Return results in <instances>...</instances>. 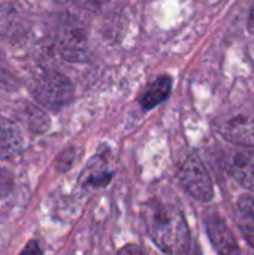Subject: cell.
Here are the masks:
<instances>
[{"mask_svg":"<svg viewBox=\"0 0 254 255\" xmlns=\"http://www.w3.org/2000/svg\"><path fill=\"white\" fill-rule=\"evenodd\" d=\"M13 188V178L12 175L0 167V197H6Z\"/></svg>","mask_w":254,"mask_h":255,"instance_id":"obj_15","label":"cell"},{"mask_svg":"<svg viewBox=\"0 0 254 255\" xmlns=\"http://www.w3.org/2000/svg\"><path fill=\"white\" fill-rule=\"evenodd\" d=\"M171 90H172V79L166 75L159 76L144 90V93L139 97V103L145 111H150L159 106L160 103H163L169 97Z\"/></svg>","mask_w":254,"mask_h":255,"instance_id":"obj_10","label":"cell"},{"mask_svg":"<svg viewBox=\"0 0 254 255\" xmlns=\"http://www.w3.org/2000/svg\"><path fill=\"white\" fill-rule=\"evenodd\" d=\"M31 97L43 108L60 109L73 99V85L70 79L54 69L37 70L28 84Z\"/></svg>","mask_w":254,"mask_h":255,"instance_id":"obj_2","label":"cell"},{"mask_svg":"<svg viewBox=\"0 0 254 255\" xmlns=\"http://www.w3.org/2000/svg\"><path fill=\"white\" fill-rule=\"evenodd\" d=\"M237 223L243 236L254 250V200L250 197L240 199L237 209Z\"/></svg>","mask_w":254,"mask_h":255,"instance_id":"obj_12","label":"cell"},{"mask_svg":"<svg viewBox=\"0 0 254 255\" xmlns=\"http://www.w3.org/2000/svg\"><path fill=\"white\" fill-rule=\"evenodd\" d=\"M247 27H249V31L254 36V3L250 9V15H249V22H247Z\"/></svg>","mask_w":254,"mask_h":255,"instance_id":"obj_19","label":"cell"},{"mask_svg":"<svg viewBox=\"0 0 254 255\" xmlns=\"http://www.w3.org/2000/svg\"><path fill=\"white\" fill-rule=\"evenodd\" d=\"M24 148V137L19 127L7 120L0 117V158L10 160L16 157Z\"/></svg>","mask_w":254,"mask_h":255,"instance_id":"obj_7","label":"cell"},{"mask_svg":"<svg viewBox=\"0 0 254 255\" xmlns=\"http://www.w3.org/2000/svg\"><path fill=\"white\" fill-rule=\"evenodd\" d=\"M118 255H144V254H142V251H141V248H139L138 245L130 244V245L123 247V248L118 251Z\"/></svg>","mask_w":254,"mask_h":255,"instance_id":"obj_18","label":"cell"},{"mask_svg":"<svg viewBox=\"0 0 254 255\" xmlns=\"http://www.w3.org/2000/svg\"><path fill=\"white\" fill-rule=\"evenodd\" d=\"M25 120H27V126L33 133H43L49 128V118L48 115L39 109L37 106H31L28 105L25 108Z\"/></svg>","mask_w":254,"mask_h":255,"instance_id":"obj_13","label":"cell"},{"mask_svg":"<svg viewBox=\"0 0 254 255\" xmlns=\"http://www.w3.org/2000/svg\"><path fill=\"white\" fill-rule=\"evenodd\" d=\"M15 88V79L6 70L0 69V94L9 93Z\"/></svg>","mask_w":254,"mask_h":255,"instance_id":"obj_16","label":"cell"},{"mask_svg":"<svg viewBox=\"0 0 254 255\" xmlns=\"http://www.w3.org/2000/svg\"><path fill=\"white\" fill-rule=\"evenodd\" d=\"M229 172L238 184L254 191V149H243L234 154Z\"/></svg>","mask_w":254,"mask_h":255,"instance_id":"obj_8","label":"cell"},{"mask_svg":"<svg viewBox=\"0 0 254 255\" xmlns=\"http://www.w3.org/2000/svg\"><path fill=\"white\" fill-rule=\"evenodd\" d=\"M91 3L94 4V7H100L103 3H106V0H91Z\"/></svg>","mask_w":254,"mask_h":255,"instance_id":"obj_20","label":"cell"},{"mask_svg":"<svg viewBox=\"0 0 254 255\" xmlns=\"http://www.w3.org/2000/svg\"><path fill=\"white\" fill-rule=\"evenodd\" d=\"M19 255H43V253H42L40 245L36 241H31L24 247V250L19 253Z\"/></svg>","mask_w":254,"mask_h":255,"instance_id":"obj_17","label":"cell"},{"mask_svg":"<svg viewBox=\"0 0 254 255\" xmlns=\"http://www.w3.org/2000/svg\"><path fill=\"white\" fill-rule=\"evenodd\" d=\"M144 224L150 239L166 255H187L192 247L190 230L184 215L159 200H150L142 208Z\"/></svg>","mask_w":254,"mask_h":255,"instance_id":"obj_1","label":"cell"},{"mask_svg":"<svg viewBox=\"0 0 254 255\" xmlns=\"http://www.w3.org/2000/svg\"><path fill=\"white\" fill-rule=\"evenodd\" d=\"M178 178L184 190L198 202L208 203L214 197V185L205 164L198 155H189L180 166Z\"/></svg>","mask_w":254,"mask_h":255,"instance_id":"obj_3","label":"cell"},{"mask_svg":"<svg viewBox=\"0 0 254 255\" xmlns=\"http://www.w3.org/2000/svg\"><path fill=\"white\" fill-rule=\"evenodd\" d=\"M54 48L67 61H85L88 57V37L84 25L75 19L61 22L54 36Z\"/></svg>","mask_w":254,"mask_h":255,"instance_id":"obj_4","label":"cell"},{"mask_svg":"<svg viewBox=\"0 0 254 255\" xmlns=\"http://www.w3.org/2000/svg\"><path fill=\"white\" fill-rule=\"evenodd\" d=\"M25 34V24L12 4H0V37L18 40Z\"/></svg>","mask_w":254,"mask_h":255,"instance_id":"obj_9","label":"cell"},{"mask_svg":"<svg viewBox=\"0 0 254 255\" xmlns=\"http://www.w3.org/2000/svg\"><path fill=\"white\" fill-rule=\"evenodd\" d=\"M220 133L234 145L253 148L254 146V109L237 112L219 126Z\"/></svg>","mask_w":254,"mask_h":255,"instance_id":"obj_5","label":"cell"},{"mask_svg":"<svg viewBox=\"0 0 254 255\" xmlns=\"http://www.w3.org/2000/svg\"><path fill=\"white\" fill-rule=\"evenodd\" d=\"M208 238L219 255H243L241 248L225 220L219 215H210L205 220Z\"/></svg>","mask_w":254,"mask_h":255,"instance_id":"obj_6","label":"cell"},{"mask_svg":"<svg viewBox=\"0 0 254 255\" xmlns=\"http://www.w3.org/2000/svg\"><path fill=\"white\" fill-rule=\"evenodd\" d=\"M112 175L106 166V161L102 160L100 157L97 158H93L87 167L84 169L82 172V176H81V181L85 187H105L109 184Z\"/></svg>","mask_w":254,"mask_h":255,"instance_id":"obj_11","label":"cell"},{"mask_svg":"<svg viewBox=\"0 0 254 255\" xmlns=\"http://www.w3.org/2000/svg\"><path fill=\"white\" fill-rule=\"evenodd\" d=\"M75 158H76V151H75V148L70 146V148L64 149V151L58 155V158H57V163H55L57 170H58V172H67V170L73 166Z\"/></svg>","mask_w":254,"mask_h":255,"instance_id":"obj_14","label":"cell"}]
</instances>
